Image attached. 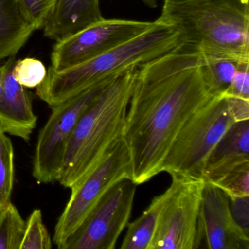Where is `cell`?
<instances>
[{
    "label": "cell",
    "instance_id": "obj_1",
    "mask_svg": "<svg viewBox=\"0 0 249 249\" xmlns=\"http://www.w3.org/2000/svg\"><path fill=\"white\" fill-rule=\"evenodd\" d=\"M178 47L138 68L123 132L138 186L161 173L185 122L213 97L204 78L203 55Z\"/></svg>",
    "mask_w": 249,
    "mask_h": 249
},
{
    "label": "cell",
    "instance_id": "obj_2",
    "mask_svg": "<svg viewBox=\"0 0 249 249\" xmlns=\"http://www.w3.org/2000/svg\"><path fill=\"white\" fill-rule=\"evenodd\" d=\"M249 0H164L159 21L181 33L179 49L249 61Z\"/></svg>",
    "mask_w": 249,
    "mask_h": 249
},
{
    "label": "cell",
    "instance_id": "obj_3",
    "mask_svg": "<svg viewBox=\"0 0 249 249\" xmlns=\"http://www.w3.org/2000/svg\"><path fill=\"white\" fill-rule=\"evenodd\" d=\"M138 68H130L107 84L80 118L58 176L64 187L76 186L123 138Z\"/></svg>",
    "mask_w": 249,
    "mask_h": 249
},
{
    "label": "cell",
    "instance_id": "obj_4",
    "mask_svg": "<svg viewBox=\"0 0 249 249\" xmlns=\"http://www.w3.org/2000/svg\"><path fill=\"white\" fill-rule=\"evenodd\" d=\"M181 42L179 30L157 19L145 33L92 59L63 71L49 67L36 94L49 107H53L106 78L176 50Z\"/></svg>",
    "mask_w": 249,
    "mask_h": 249
},
{
    "label": "cell",
    "instance_id": "obj_5",
    "mask_svg": "<svg viewBox=\"0 0 249 249\" xmlns=\"http://www.w3.org/2000/svg\"><path fill=\"white\" fill-rule=\"evenodd\" d=\"M234 122L227 96L211 98L185 122L163 161L161 172L202 178L211 151Z\"/></svg>",
    "mask_w": 249,
    "mask_h": 249
},
{
    "label": "cell",
    "instance_id": "obj_6",
    "mask_svg": "<svg viewBox=\"0 0 249 249\" xmlns=\"http://www.w3.org/2000/svg\"><path fill=\"white\" fill-rule=\"evenodd\" d=\"M124 178L132 179V164L129 148L122 138L83 180L71 189V197L55 227L53 241L58 249H63L105 194Z\"/></svg>",
    "mask_w": 249,
    "mask_h": 249
},
{
    "label": "cell",
    "instance_id": "obj_7",
    "mask_svg": "<svg viewBox=\"0 0 249 249\" xmlns=\"http://www.w3.org/2000/svg\"><path fill=\"white\" fill-rule=\"evenodd\" d=\"M119 75L106 78L51 107L52 113L40 131L33 157V176L38 183L57 181L67 144L78 120L103 89Z\"/></svg>",
    "mask_w": 249,
    "mask_h": 249
},
{
    "label": "cell",
    "instance_id": "obj_8",
    "mask_svg": "<svg viewBox=\"0 0 249 249\" xmlns=\"http://www.w3.org/2000/svg\"><path fill=\"white\" fill-rule=\"evenodd\" d=\"M150 249H195L205 180L172 176Z\"/></svg>",
    "mask_w": 249,
    "mask_h": 249
},
{
    "label": "cell",
    "instance_id": "obj_9",
    "mask_svg": "<svg viewBox=\"0 0 249 249\" xmlns=\"http://www.w3.org/2000/svg\"><path fill=\"white\" fill-rule=\"evenodd\" d=\"M137 186L124 178L110 188L62 249H114L129 224Z\"/></svg>",
    "mask_w": 249,
    "mask_h": 249
},
{
    "label": "cell",
    "instance_id": "obj_10",
    "mask_svg": "<svg viewBox=\"0 0 249 249\" xmlns=\"http://www.w3.org/2000/svg\"><path fill=\"white\" fill-rule=\"evenodd\" d=\"M154 24V21L103 18L56 41L50 67L56 71L72 68L140 36Z\"/></svg>",
    "mask_w": 249,
    "mask_h": 249
},
{
    "label": "cell",
    "instance_id": "obj_11",
    "mask_svg": "<svg viewBox=\"0 0 249 249\" xmlns=\"http://www.w3.org/2000/svg\"><path fill=\"white\" fill-rule=\"evenodd\" d=\"M249 249V235L231 216L228 196L205 181L195 249Z\"/></svg>",
    "mask_w": 249,
    "mask_h": 249
},
{
    "label": "cell",
    "instance_id": "obj_12",
    "mask_svg": "<svg viewBox=\"0 0 249 249\" xmlns=\"http://www.w3.org/2000/svg\"><path fill=\"white\" fill-rule=\"evenodd\" d=\"M15 61L13 56L5 62L3 91L0 96V127L5 133L28 142L37 125V116L30 93L13 76Z\"/></svg>",
    "mask_w": 249,
    "mask_h": 249
},
{
    "label": "cell",
    "instance_id": "obj_13",
    "mask_svg": "<svg viewBox=\"0 0 249 249\" xmlns=\"http://www.w3.org/2000/svg\"><path fill=\"white\" fill-rule=\"evenodd\" d=\"M103 18L99 0H57L43 35L59 41Z\"/></svg>",
    "mask_w": 249,
    "mask_h": 249
},
{
    "label": "cell",
    "instance_id": "obj_14",
    "mask_svg": "<svg viewBox=\"0 0 249 249\" xmlns=\"http://www.w3.org/2000/svg\"><path fill=\"white\" fill-rule=\"evenodd\" d=\"M249 161V120L234 122L214 147L202 178L208 181L229 169Z\"/></svg>",
    "mask_w": 249,
    "mask_h": 249
},
{
    "label": "cell",
    "instance_id": "obj_15",
    "mask_svg": "<svg viewBox=\"0 0 249 249\" xmlns=\"http://www.w3.org/2000/svg\"><path fill=\"white\" fill-rule=\"evenodd\" d=\"M36 30L18 0H0V61L15 56Z\"/></svg>",
    "mask_w": 249,
    "mask_h": 249
},
{
    "label": "cell",
    "instance_id": "obj_16",
    "mask_svg": "<svg viewBox=\"0 0 249 249\" xmlns=\"http://www.w3.org/2000/svg\"><path fill=\"white\" fill-rule=\"evenodd\" d=\"M165 192L155 196L142 215L128 224L127 231L122 242V249H150Z\"/></svg>",
    "mask_w": 249,
    "mask_h": 249
},
{
    "label": "cell",
    "instance_id": "obj_17",
    "mask_svg": "<svg viewBox=\"0 0 249 249\" xmlns=\"http://www.w3.org/2000/svg\"><path fill=\"white\" fill-rule=\"evenodd\" d=\"M204 78L210 92L213 97L225 95L234 78L239 61L231 58L203 56Z\"/></svg>",
    "mask_w": 249,
    "mask_h": 249
},
{
    "label": "cell",
    "instance_id": "obj_18",
    "mask_svg": "<svg viewBox=\"0 0 249 249\" xmlns=\"http://www.w3.org/2000/svg\"><path fill=\"white\" fill-rule=\"evenodd\" d=\"M26 221L17 207L9 202L0 209V249H20Z\"/></svg>",
    "mask_w": 249,
    "mask_h": 249
},
{
    "label": "cell",
    "instance_id": "obj_19",
    "mask_svg": "<svg viewBox=\"0 0 249 249\" xmlns=\"http://www.w3.org/2000/svg\"><path fill=\"white\" fill-rule=\"evenodd\" d=\"M14 178V146L11 139L0 127V209L11 202Z\"/></svg>",
    "mask_w": 249,
    "mask_h": 249
},
{
    "label": "cell",
    "instance_id": "obj_20",
    "mask_svg": "<svg viewBox=\"0 0 249 249\" xmlns=\"http://www.w3.org/2000/svg\"><path fill=\"white\" fill-rule=\"evenodd\" d=\"M205 182L222 190L229 198L249 196V161L229 169Z\"/></svg>",
    "mask_w": 249,
    "mask_h": 249
},
{
    "label": "cell",
    "instance_id": "obj_21",
    "mask_svg": "<svg viewBox=\"0 0 249 249\" xmlns=\"http://www.w3.org/2000/svg\"><path fill=\"white\" fill-rule=\"evenodd\" d=\"M53 246L49 231L43 223L40 209H35L26 221L20 249H51Z\"/></svg>",
    "mask_w": 249,
    "mask_h": 249
},
{
    "label": "cell",
    "instance_id": "obj_22",
    "mask_svg": "<svg viewBox=\"0 0 249 249\" xmlns=\"http://www.w3.org/2000/svg\"><path fill=\"white\" fill-rule=\"evenodd\" d=\"M12 74L17 81L25 88H36L44 81L47 70L41 61L25 58L15 61Z\"/></svg>",
    "mask_w": 249,
    "mask_h": 249
},
{
    "label": "cell",
    "instance_id": "obj_23",
    "mask_svg": "<svg viewBox=\"0 0 249 249\" xmlns=\"http://www.w3.org/2000/svg\"><path fill=\"white\" fill-rule=\"evenodd\" d=\"M57 0H18L27 19L36 27V30L46 25Z\"/></svg>",
    "mask_w": 249,
    "mask_h": 249
},
{
    "label": "cell",
    "instance_id": "obj_24",
    "mask_svg": "<svg viewBox=\"0 0 249 249\" xmlns=\"http://www.w3.org/2000/svg\"><path fill=\"white\" fill-rule=\"evenodd\" d=\"M226 96L249 100V61L239 63Z\"/></svg>",
    "mask_w": 249,
    "mask_h": 249
},
{
    "label": "cell",
    "instance_id": "obj_25",
    "mask_svg": "<svg viewBox=\"0 0 249 249\" xmlns=\"http://www.w3.org/2000/svg\"><path fill=\"white\" fill-rule=\"evenodd\" d=\"M231 216L236 224L249 235V196L229 198Z\"/></svg>",
    "mask_w": 249,
    "mask_h": 249
},
{
    "label": "cell",
    "instance_id": "obj_26",
    "mask_svg": "<svg viewBox=\"0 0 249 249\" xmlns=\"http://www.w3.org/2000/svg\"><path fill=\"white\" fill-rule=\"evenodd\" d=\"M229 107L236 122L249 120V100L228 97Z\"/></svg>",
    "mask_w": 249,
    "mask_h": 249
},
{
    "label": "cell",
    "instance_id": "obj_27",
    "mask_svg": "<svg viewBox=\"0 0 249 249\" xmlns=\"http://www.w3.org/2000/svg\"><path fill=\"white\" fill-rule=\"evenodd\" d=\"M5 68L6 65L5 63L2 66H0V96L2 95L3 91L4 77H5Z\"/></svg>",
    "mask_w": 249,
    "mask_h": 249
},
{
    "label": "cell",
    "instance_id": "obj_28",
    "mask_svg": "<svg viewBox=\"0 0 249 249\" xmlns=\"http://www.w3.org/2000/svg\"><path fill=\"white\" fill-rule=\"evenodd\" d=\"M142 2L151 8H155L157 7V0H142Z\"/></svg>",
    "mask_w": 249,
    "mask_h": 249
}]
</instances>
